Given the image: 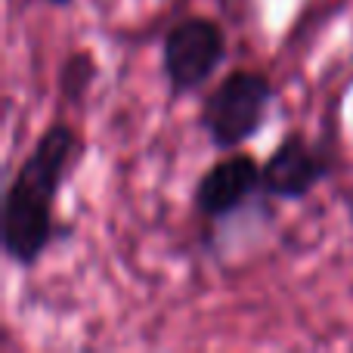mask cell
<instances>
[{"label":"cell","mask_w":353,"mask_h":353,"mask_svg":"<svg viewBox=\"0 0 353 353\" xmlns=\"http://www.w3.org/2000/svg\"><path fill=\"white\" fill-rule=\"evenodd\" d=\"M261 174L263 165H257L245 152L220 159L217 165H211L201 174L199 186H195V211L211 220L236 214L261 189Z\"/></svg>","instance_id":"5"},{"label":"cell","mask_w":353,"mask_h":353,"mask_svg":"<svg viewBox=\"0 0 353 353\" xmlns=\"http://www.w3.org/2000/svg\"><path fill=\"white\" fill-rule=\"evenodd\" d=\"M81 140L65 121L50 124L34 143L3 195V254L19 267H34L56 239V195L78 161Z\"/></svg>","instance_id":"1"},{"label":"cell","mask_w":353,"mask_h":353,"mask_svg":"<svg viewBox=\"0 0 353 353\" xmlns=\"http://www.w3.org/2000/svg\"><path fill=\"white\" fill-rule=\"evenodd\" d=\"M332 174V161L319 143H310L301 134H288L261 174V192L279 201H301Z\"/></svg>","instance_id":"4"},{"label":"cell","mask_w":353,"mask_h":353,"mask_svg":"<svg viewBox=\"0 0 353 353\" xmlns=\"http://www.w3.org/2000/svg\"><path fill=\"white\" fill-rule=\"evenodd\" d=\"M226 59V34L214 19L189 16L171 25L161 43V68L174 97L195 93Z\"/></svg>","instance_id":"3"},{"label":"cell","mask_w":353,"mask_h":353,"mask_svg":"<svg viewBox=\"0 0 353 353\" xmlns=\"http://www.w3.org/2000/svg\"><path fill=\"white\" fill-rule=\"evenodd\" d=\"M276 99L273 84L261 72H232L214 87L201 105L199 124L214 149L232 152L267 124L270 105Z\"/></svg>","instance_id":"2"},{"label":"cell","mask_w":353,"mask_h":353,"mask_svg":"<svg viewBox=\"0 0 353 353\" xmlns=\"http://www.w3.org/2000/svg\"><path fill=\"white\" fill-rule=\"evenodd\" d=\"M97 81V62L90 53H72L62 62L59 72V90L68 103H81L90 90V84Z\"/></svg>","instance_id":"6"},{"label":"cell","mask_w":353,"mask_h":353,"mask_svg":"<svg viewBox=\"0 0 353 353\" xmlns=\"http://www.w3.org/2000/svg\"><path fill=\"white\" fill-rule=\"evenodd\" d=\"M43 3H53V6H68L72 0H43Z\"/></svg>","instance_id":"7"}]
</instances>
